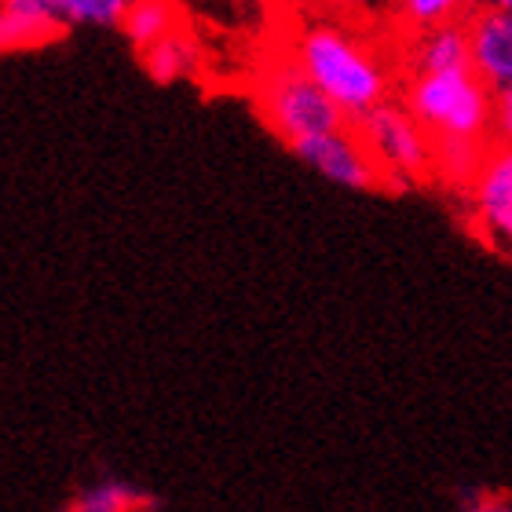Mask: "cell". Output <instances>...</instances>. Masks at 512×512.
<instances>
[{
    "mask_svg": "<svg viewBox=\"0 0 512 512\" xmlns=\"http://www.w3.org/2000/svg\"><path fill=\"white\" fill-rule=\"evenodd\" d=\"M282 48L348 121H363L370 110L384 107L392 99V85L403 81V74L388 66L374 41L333 19L304 22Z\"/></svg>",
    "mask_w": 512,
    "mask_h": 512,
    "instance_id": "obj_1",
    "label": "cell"
},
{
    "mask_svg": "<svg viewBox=\"0 0 512 512\" xmlns=\"http://www.w3.org/2000/svg\"><path fill=\"white\" fill-rule=\"evenodd\" d=\"M253 107L267 125V132L282 139L289 150L348 125L337 103L300 70L286 48H278L260 66V74L253 81Z\"/></svg>",
    "mask_w": 512,
    "mask_h": 512,
    "instance_id": "obj_2",
    "label": "cell"
},
{
    "mask_svg": "<svg viewBox=\"0 0 512 512\" xmlns=\"http://www.w3.org/2000/svg\"><path fill=\"white\" fill-rule=\"evenodd\" d=\"M399 103L417 118L432 143H494V92L472 70L403 77Z\"/></svg>",
    "mask_w": 512,
    "mask_h": 512,
    "instance_id": "obj_3",
    "label": "cell"
},
{
    "mask_svg": "<svg viewBox=\"0 0 512 512\" xmlns=\"http://www.w3.org/2000/svg\"><path fill=\"white\" fill-rule=\"evenodd\" d=\"M366 147L374 150L377 165L384 169L392 191H406L410 183L436 180V147L432 136L417 125V118L399 103L388 99L384 107L370 110L363 121H352Z\"/></svg>",
    "mask_w": 512,
    "mask_h": 512,
    "instance_id": "obj_4",
    "label": "cell"
},
{
    "mask_svg": "<svg viewBox=\"0 0 512 512\" xmlns=\"http://www.w3.org/2000/svg\"><path fill=\"white\" fill-rule=\"evenodd\" d=\"M293 154L308 169L322 172L326 180L341 183V187H352V191H392L384 169L377 165L374 150L366 147V139L359 136V128L352 121L337 128V132H330V136L297 143Z\"/></svg>",
    "mask_w": 512,
    "mask_h": 512,
    "instance_id": "obj_5",
    "label": "cell"
},
{
    "mask_svg": "<svg viewBox=\"0 0 512 512\" xmlns=\"http://www.w3.org/2000/svg\"><path fill=\"white\" fill-rule=\"evenodd\" d=\"M465 198L476 235L494 249H512V139H494Z\"/></svg>",
    "mask_w": 512,
    "mask_h": 512,
    "instance_id": "obj_6",
    "label": "cell"
},
{
    "mask_svg": "<svg viewBox=\"0 0 512 512\" xmlns=\"http://www.w3.org/2000/svg\"><path fill=\"white\" fill-rule=\"evenodd\" d=\"M472 48V74L494 96L512 88V11L505 4H483L465 11Z\"/></svg>",
    "mask_w": 512,
    "mask_h": 512,
    "instance_id": "obj_7",
    "label": "cell"
},
{
    "mask_svg": "<svg viewBox=\"0 0 512 512\" xmlns=\"http://www.w3.org/2000/svg\"><path fill=\"white\" fill-rule=\"evenodd\" d=\"M472 70L469 26L465 19L439 26L421 37H403V77H432V74H461Z\"/></svg>",
    "mask_w": 512,
    "mask_h": 512,
    "instance_id": "obj_8",
    "label": "cell"
},
{
    "mask_svg": "<svg viewBox=\"0 0 512 512\" xmlns=\"http://www.w3.org/2000/svg\"><path fill=\"white\" fill-rule=\"evenodd\" d=\"M66 26L55 0H4L0 4V52H30L63 41Z\"/></svg>",
    "mask_w": 512,
    "mask_h": 512,
    "instance_id": "obj_9",
    "label": "cell"
},
{
    "mask_svg": "<svg viewBox=\"0 0 512 512\" xmlns=\"http://www.w3.org/2000/svg\"><path fill=\"white\" fill-rule=\"evenodd\" d=\"M187 30V11L180 4H169V0H132L125 15V26L121 33L128 37V44L139 52H147L154 44H161L172 33Z\"/></svg>",
    "mask_w": 512,
    "mask_h": 512,
    "instance_id": "obj_10",
    "label": "cell"
},
{
    "mask_svg": "<svg viewBox=\"0 0 512 512\" xmlns=\"http://www.w3.org/2000/svg\"><path fill=\"white\" fill-rule=\"evenodd\" d=\"M139 63H143L150 81L172 85V81L198 74V66H202V44H198L194 33L180 30L172 33V37H165L161 44H154V48H147V52H139Z\"/></svg>",
    "mask_w": 512,
    "mask_h": 512,
    "instance_id": "obj_11",
    "label": "cell"
},
{
    "mask_svg": "<svg viewBox=\"0 0 512 512\" xmlns=\"http://www.w3.org/2000/svg\"><path fill=\"white\" fill-rule=\"evenodd\" d=\"M154 505L158 502L147 491H136L132 483L107 480L85 487L66 512H154Z\"/></svg>",
    "mask_w": 512,
    "mask_h": 512,
    "instance_id": "obj_12",
    "label": "cell"
},
{
    "mask_svg": "<svg viewBox=\"0 0 512 512\" xmlns=\"http://www.w3.org/2000/svg\"><path fill=\"white\" fill-rule=\"evenodd\" d=\"M461 11L465 8L454 4V0H406V4L392 8V22L399 26L403 37H421V33H432L439 26L465 19Z\"/></svg>",
    "mask_w": 512,
    "mask_h": 512,
    "instance_id": "obj_13",
    "label": "cell"
},
{
    "mask_svg": "<svg viewBox=\"0 0 512 512\" xmlns=\"http://www.w3.org/2000/svg\"><path fill=\"white\" fill-rule=\"evenodd\" d=\"M132 0H55L66 26H125Z\"/></svg>",
    "mask_w": 512,
    "mask_h": 512,
    "instance_id": "obj_14",
    "label": "cell"
},
{
    "mask_svg": "<svg viewBox=\"0 0 512 512\" xmlns=\"http://www.w3.org/2000/svg\"><path fill=\"white\" fill-rule=\"evenodd\" d=\"M494 136L512 139V88L494 96Z\"/></svg>",
    "mask_w": 512,
    "mask_h": 512,
    "instance_id": "obj_15",
    "label": "cell"
},
{
    "mask_svg": "<svg viewBox=\"0 0 512 512\" xmlns=\"http://www.w3.org/2000/svg\"><path fill=\"white\" fill-rule=\"evenodd\" d=\"M461 512H512V502L509 498H498V494H480V498H472Z\"/></svg>",
    "mask_w": 512,
    "mask_h": 512,
    "instance_id": "obj_16",
    "label": "cell"
}]
</instances>
